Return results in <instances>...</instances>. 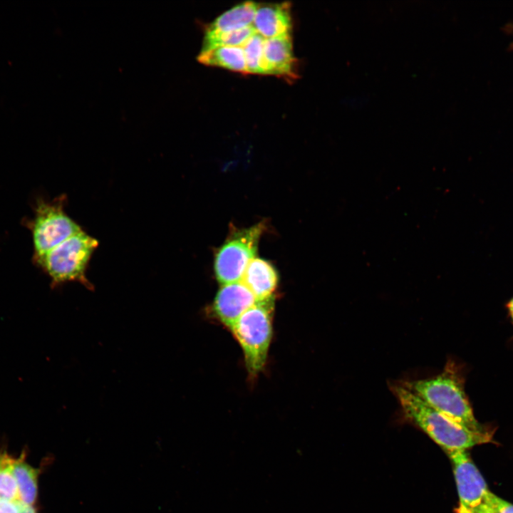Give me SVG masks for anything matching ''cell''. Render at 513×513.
Here are the masks:
<instances>
[{"instance_id":"6da1fadb","label":"cell","mask_w":513,"mask_h":513,"mask_svg":"<svg viewBox=\"0 0 513 513\" xmlns=\"http://www.w3.org/2000/svg\"><path fill=\"white\" fill-rule=\"evenodd\" d=\"M390 388L398 400L404 418L420 428L447 452L466 450L489 442L494 430H473L436 410L400 382Z\"/></svg>"},{"instance_id":"7a4b0ae2","label":"cell","mask_w":513,"mask_h":513,"mask_svg":"<svg viewBox=\"0 0 513 513\" xmlns=\"http://www.w3.org/2000/svg\"><path fill=\"white\" fill-rule=\"evenodd\" d=\"M400 383L432 408L460 424L476 431L491 428L475 419L465 392L462 369L452 360H448L443 370L437 375Z\"/></svg>"},{"instance_id":"3957f363","label":"cell","mask_w":513,"mask_h":513,"mask_svg":"<svg viewBox=\"0 0 513 513\" xmlns=\"http://www.w3.org/2000/svg\"><path fill=\"white\" fill-rule=\"evenodd\" d=\"M98 246V240L82 230L34 259V261L49 276L52 287L76 281L93 290L86 271Z\"/></svg>"},{"instance_id":"277c9868","label":"cell","mask_w":513,"mask_h":513,"mask_svg":"<svg viewBox=\"0 0 513 513\" xmlns=\"http://www.w3.org/2000/svg\"><path fill=\"white\" fill-rule=\"evenodd\" d=\"M274 296L257 300L231 328L244 353L247 370L255 377L265 366L272 337Z\"/></svg>"},{"instance_id":"5b68a950","label":"cell","mask_w":513,"mask_h":513,"mask_svg":"<svg viewBox=\"0 0 513 513\" xmlns=\"http://www.w3.org/2000/svg\"><path fill=\"white\" fill-rule=\"evenodd\" d=\"M65 195L52 201L37 202L34 216L28 222L33 245V259L82 231L81 226L65 212Z\"/></svg>"},{"instance_id":"8992f818","label":"cell","mask_w":513,"mask_h":513,"mask_svg":"<svg viewBox=\"0 0 513 513\" xmlns=\"http://www.w3.org/2000/svg\"><path fill=\"white\" fill-rule=\"evenodd\" d=\"M265 229L260 222L234 229L216 253L214 263L217 281L222 284L241 281L249 262L254 259L259 239Z\"/></svg>"},{"instance_id":"52a82bcc","label":"cell","mask_w":513,"mask_h":513,"mask_svg":"<svg viewBox=\"0 0 513 513\" xmlns=\"http://www.w3.org/2000/svg\"><path fill=\"white\" fill-rule=\"evenodd\" d=\"M453 466L461 509L473 513L482 507L489 491L466 450L448 452Z\"/></svg>"},{"instance_id":"ba28073f","label":"cell","mask_w":513,"mask_h":513,"mask_svg":"<svg viewBox=\"0 0 513 513\" xmlns=\"http://www.w3.org/2000/svg\"><path fill=\"white\" fill-rule=\"evenodd\" d=\"M256 301L242 282L224 284L214 299L212 311L218 321L231 330L242 315Z\"/></svg>"},{"instance_id":"9c48e42d","label":"cell","mask_w":513,"mask_h":513,"mask_svg":"<svg viewBox=\"0 0 513 513\" xmlns=\"http://www.w3.org/2000/svg\"><path fill=\"white\" fill-rule=\"evenodd\" d=\"M264 73L288 80L296 78V59L293 52L291 33L265 38Z\"/></svg>"},{"instance_id":"30bf717a","label":"cell","mask_w":513,"mask_h":513,"mask_svg":"<svg viewBox=\"0 0 513 513\" xmlns=\"http://www.w3.org/2000/svg\"><path fill=\"white\" fill-rule=\"evenodd\" d=\"M289 2L258 5L253 26L264 38L291 33V16Z\"/></svg>"},{"instance_id":"8fae6325","label":"cell","mask_w":513,"mask_h":513,"mask_svg":"<svg viewBox=\"0 0 513 513\" xmlns=\"http://www.w3.org/2000/svg\"><path fill=\"white\" fill-rule=\"evenodd\" d=\"M279 281V276L273 265L263 259H253L242 276V282L256 300L274 296Z\"/></svg>"},{"instance_id":"7c38bea8","label":"cell","mask_w":513,"mask_h":513,"mask_svg":"<svg viewBox=\"0 0 513 513\" xmlns=\"http://www.w3.org/2000/svg\"><path fill=\"white\" fill-rule=\"evenodd\" d=\"M257 6L249 1L232 7L208 24L205 33L227 32L252 26Z\"/></svg>"},{"instance_id":"4fadbf2b","label":"cell","mask_w":513,"mask_h":513,"mask_svg":"<svg viewBox=\"0 0 513 513\" xmlns=\"http://www.w3.org/2000/svg\"><path fill=\"white\" fill-rule=\"evenodd\" d=\"M197 58L200 63L206 66L221 67L248 74L242 47H217L200 51Z\"/></svg>"},{"instance_id":"5bb4252c","label":"cell","mask_w":513,"mask_h":513,"mask_svg":"<svg viewBox=\"0 0 513 513\" xmlns=\"http://www.w3.org/2000/svg\"><path fill=\"white\" fill-rule=\"evenodd\" d=\"M12 471L17 484L19 500L33 506L38 495L39 470L28 465L21 455L18 459L13 458Z\"/></svg>"},{"instance_id":"9a60e30c","label":"cell","mask_w":513,"mask_h":513,"mask_svg":"<svg viewBox=\"0 0 513 513\" xmlns=\"http://www.w3.org/2000/svg\"><path fill=\"white\" fill-rule=\"evenodd\" d=\"M256 33L254 27L249 26L241 29L219 33H205L200 51H206L217 47H242L245 42Z\"/></svg>"},{"instance_id":"2e32d148","label":"cell","mask_w":513,"mask_h":513,"mask_svg":"<svg viewBox=\"0 0 513 513\" xmlns=\"http://www.w3.org/2000/svg\"><path fill=\"white\" fill-rule=\"evenodd\" d=\"M265 38L256 33L242 46L248 73H264V46Z\"/></svg>"},{"instance_id":"e0dca14e","label":"cell","mask_w":513,"mask_h":513,"mask_svg":"<svg viewBox=\"0 0 513 513\" xmlns=\"http://www.w3.org/2000/svg\"><path fill=\"white\" fill-rule=\"evenodd\" d=\"M13 458L0 454V499L19 500L18 487L12 471Z\"/></svg>"},{"instance_id":"ac0fdd59","label":"cell","mask_w":513,"mask_h":513,"mask_svg":"<svg viewBox=\"0 0 513 513\" xmlns=\"http://www.w3.org/2000/svg\"><path fill=\"white\" fill-rule=\"evenodd\" d=\"M482 508L487 513H513V504L489 492Z\"/></svg>"},{"instance_id":"d6986e66","label":"cell","mask_w":513,"mask_h":513,"mask_svg":"<svg viewBox=\"0 0 513 513\" xmlns=\"http://www.w3.org/2000/svg\"><path fill=\"white\" fill-rule=\"evenodd\" d=\"M23 504L19 500L0 499V513H20Z\"/></svg>"},{"instance_id":"ffe728a7","label":"cell","mask_w":513,"mask_h":513,"mask_svg":"<svg viewBox=\"0 0 513 513\" xmlns=\"http://www.w3.org/2000/svg\"><path fill=\"white\" fill-rule=\"evenodd\" d=\"M20 513H37L33 506L23 504Z\"/></svg>"},{"instance_id":"44dd1931","label":"cell","mask_w":513,"mask_h":513,"mask_svg":"<svg viewBox=\"0 0 513 513\" xmlns=\"http://www.w3.org/2000/svg\"><path fill=\"white\" fill-rule=\"evenodd\" d=\"M507 309L508 310V312L509 314V316L511 317V319L513 323V298H512L507 304Z\"/></svg>"},{"instance_id":"7402d4cb","label":"cell","mask_w":513,"mask_h":513,"mask_svg":"<svg viewBox=\"0 0 513 513\" xmlns=\"http://www.w3.org/2000/svg\"><path fill=\"white\" fill-rule=\"evenodd\" d=\"M473 513H487V512L484 510L482 507H481L479 509H477L476 512H475Z\"/></svg>"},{"instance_id":"603a6c76","label":"cell","mask_w":513,"mask_h":513,"mask_svg":"<svg viewBox=\"0 0 513 513\" xmlns=\"http://www.w3.org/2000/svg\"><path fill=\"white\" fill-rule=\"evenodd\" d=\"M457 513H470V512H467V511H465V510H463V509H461L458 508V509H457Z\"/></svg>"}]
</instances>
